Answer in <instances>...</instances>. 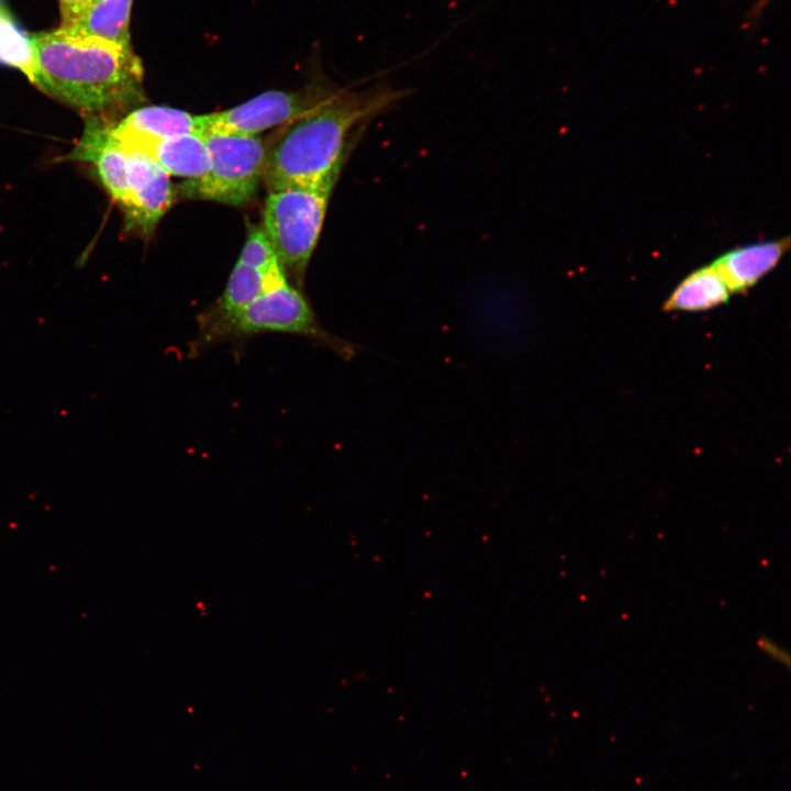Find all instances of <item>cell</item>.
I'll return each mask as SVG.
<instances>
[{"instance_id": "15", "label": "cell", "mask_w": 791, "mask_h": 791, "mask_svg": "<svg viewBox=\"0 0 791 791\" xmlns=\"http://www.w3.org/2000/svg\"><path fill=\"white\" fill-rule=\"evenodd\" d=\"M0 63L22 71L32 82L35 62L30 35L0 7Z\"/></svg>"}, {"instance_id": "14", "label": "cell", "mask_w": 791, "mask_h": 791, "mask_svg": "<svg viewBox=\"0 0 791 791\" xmlns=\"http://www.w3.org/2000/svg\"><path fill=\"white\" fill-rule=\"evenodd\" d=\"M133 0H94L71 26L69 34L92 36L131 46L130 20Z\"/></svg>"}, {"instance_id": "1", "label": "cell", "mask_w": 791, "mask_h": 791, "mask_svg": "<svg viewBox=\"0 0 791 791\" xmlns=\"http://www.w3.org/2000/svg\"><path fill=\"white\" fill-rule=\"evenodd\" d=\"M32 83L83 113L102 116L144 100L143 67L132 46L59 27L30 35Z\"/></svg>"}, {"instance_id": "16", "label": "cell", "mask_w": 791, "mask_h": 791, "mask_svg": "<svg viewBox=\"0 0 791 791\" xmlns=\"http://www.w3.org/2000/svg\"><path fill=\"white\" fill-rule=\"evenodd\" d=\"M238 260L267 275L286 277V271L263 226L256 225L249 230Z\"/></svg>"}, {"instance_id": "12", "label": "cell", "mask_w": 791, "mask_h": 791, "mask_svg": "<svg viewBox=\"0 0 791 791\" xmlns=\"http://www.w3.org/2000/svg\"><path fill=\"white\" fill-rule=\"evenodd\" d=\"M120 135L168 137L185 134H204L205 114L194 115L183 110L161 105L138 108L113 125Z\"/></svg>"}, {"instance_id": "8", "label": "cell", "mask_w": 791, "mask_h": 791, "mask_svg": "<svg viewBox=\"0 0 791 791\" xmlns=\"http://www.w3.org/2000/svg\"><path fill=\"white\" fill-rule=\"evenodd\" d=\"M126 152L129 201L122 208L124 227L126 231L148 235L172 202L171 182L169 175L148 157L134 151Z\"/></svg>"}, {"instance_id": "13", "label": "cell", "mask_w": 791, "mask_h": 791, "mask_svg": "<svg viewBox=\"0 0 791 791\" xmlns=\"http://www.w3.org/2000/svg\"><path fill=\"white\" fill-rule=\"evenodd\" d=\"M731 290L713 264L689 274L673 289L664 304L667 311L702 312L729 299Z\"/></svg>"}, {"instance_id": "5", "label": "cell", "mask_w": 791, "mask_h": 791, "mask_svg": "<svg viewBox=\"0 0 791 791\" xmlns=\"http://www.w3.org/2000/svg\"><path fill=\"white\" fill-rule=\"evenodd\" d=\"M210 165L198 179L186 180L180 192L232 205L249 202L264 176L268 144L259 136L204 133Z\"/></svg>"}, {"instance_id": "11", "label": "cell", "mask_w": 791, "mask_h": 791, "mask_svg": "<svg viewBox=\"0 0 791 791\" xmlns=\"http://www.w3.org/2000/svg\"><path fill=\"white\" fill-rule=\"evenodd\" d=\"M789 246V237L737 246L721 255L713 265L731 292H740L775 269Z\"/></svg>"}, {"instance_id": "4", "label": "cell", "mask_w": 791, "mask_h": 791, "mask_svg": "<svg viewBox=\"0 0 791 791\" xmlns=\"http://www.w3.org/2000/svg\"><path fill=\"white\" fill-rule=\"evenodd\" d=\"M341 171L311 185L268 191L263 229L285 269L301 281L317 244Z\"/></svg>"}, {"instance_id": "7", "label": "cell", "mask_w": 791, "mask_h": 791, "mask_svg": "<svg viewBox=\"0 0 791 791\" xmlns=\"http://www.w3.org/2000/svg\"><path fill=\"white\" fill-rule=\"evenodd\" d=\"M66 160L90 163L111 198L124 208L129 201V156L102 116H87L83 133Z\"/></svg>"}, {"instance_id": "6", "label": "cell", "mask_w": 791, "mask_h": 791, "mask_svg": "<svg viewBox=\"0 0 791 791\" xmlns=\"http://www.w3.org/2000/svg\"><path fill=\"white\" fill-rule=\"evenodd\" d=\"M331 87L298 91H266L234 108L205 114L207 132L258 136L271 127L286 125L319 105Z\"/></svg>"}, {"instance_id": "2", "label": "cell", "mask_w": 791, "mask_h": 791, "mask_svg": "<svg viewBox=\"0 0 791 791\" xmlns=\"http://www.w3.org/2000/svg\"><path fill=\"white\" fill-rule=\"evenodd\" d=\"M404 93L385 86L365 91L333 88L268 144L263 176L268 191L316 183L341 171L353 132L388 112Z\"/></svg>"}, {"instance_id": "17", "label": "cell", "mask_w": 791, "mask_h": 791, "mask_svg": "<svg viewBox=\"0 0 791 791\" xmlns=\"http://www.w3.org/2000/svg\"><path fill=\"white\" fill-rule=\"evenodd\" d=\"M94 0H59L60 26L67 29L76 23Z\"/></svg>"}, {"instance_id": "9", "label": "cell", "mask_w": 791, "mask_h": 791, "mask_svg": "<svg viewBox=\"0 0 791 791\" xmlns=\"http://www.w3.org/2000/svg\"><path fill=\"white\" fill-rule=\"evenodd\" d=\"M113 133L124 148L145 155L169 176L191 180L202 177L209 169L204 134L144 137Z\"/></svg>"}, {"instance_id": "10", "label": "cell", "mask_w": 791, "mask_h": 791, "mask_svg": "<svg viewBox=\"0 0 791 791\" xmlns=\"http://www.w3.org/2000/svg\"><path fill=\"white\" fill-rule=\"evenodd\" d=\"M287 281L286 277L267 275L237 260L220 298L197 316L198 333L203 336L239 313L271 288Z\"/></svg>"}, {"instance_id": "3", "label": "cell", "mask_w": 791, "mask_h": 791, "mask_svg": "<svg viewBox=\"0 0 791 791\" xmlns=\"http://www.w3.org/2000/svg\"><path fill=\"white\" fill-rule=\"evenodd\" d=\"M267 333L302 336L332 349L345 360L352 359L359 347L327 332L302 292L286 281L264 292L212 332L194 337L188 353L196 357L215 345L232 343L237 346L255 335Z\"/></svg>"}, {"instance_id": "18", "label": "cell", "mask_w": 791, "mask_h": 791, "mask_svg": "<svg viewBox=\"0 0 791 791\" xmlns=\"http://www.w3.org/2000/svg\"><path fill=\"white\" fill-rule=\"evenodd\" d=\"M771 0H757L754 5L747 11L746 13V20L750 24H755L760 18L766 9V7L770 3Z\"/></svg>"}]
</instances>
